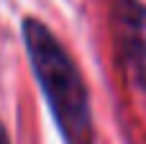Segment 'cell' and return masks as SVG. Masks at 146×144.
<instances>
[{
    "instance_id": "cell-1",
    "label": "cell",
    "mask_w": 146,
    "mask_h": 144,
    "mask_svg": "<svg viewBox=\"0 0 146 144\" xmlns=\"http://www.w3.org/2000/svg\"><path fill=\"white\" fill-rule=\"evenodd\" d=\"M21 33L31 72L38 82V90L64 144H92L95 129L90 90L77 62L72 59L67 46L54 36V31L38 18H23Z\"/></svg>"
},
{
    "instance_id": "cell-2",
    "label": "cell",
    "mask_w": 146,
    "mask_h": 144,
    "mask_svg": "<svg viewBox=\"0 0 146 144\" xmlns=\"http://www.w3.org/2000/svg\"><path fill=\"white\" fill-rule=\"evenodd\" d=\"M113 33L118 54L133 82L146 93V3L113 0Z\"/></svg>"
},
{
    "instance_id": "cell-3",
    "label": "cell",
    "mask_w": 146,
    "mask_h": 144,
    "mask_svg": "<svg viewBox=\"0 0 146 144\" xmlns=\"http://www.w3.org/2000/svg\"><path fill=\"white\" fill-rule=\"evenodd\" d=\"M0 144H13L10 142V134H8V129H5L3 121H0Z\"/></svg>"
}]
</instances>
